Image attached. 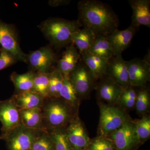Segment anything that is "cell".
<instances>
[{"mask_svg": "<svg viewBox=\"0 0 150 150\" xmlns=\"http://www.w3.org/2000/svg\"><path fill=\"white\" fill-rule=\"evenodd\" d=\"M78 7V21L96 35L107 36L118 29L119 18L109 5L97 0H82Z\"/></svg>", "mask_w": 150, "mask_h": 150, "instance_id": "6da1fadb", "label": "cell"}, {"mask_svg": "<svg viewBox=\"0 0 150 150\" xmlns=\"http://www.w3.org/2000/svg\"><path fill=\"white\" fill-rule=\"evenodd\" d=\"M81 27L77 20L54 18L46 19L38 26L44 36L56 49L71 44L73 33Z\"/></svg>", "mask_w": 150, "mask_h": 150, "instance_id": "7a4b0ae2", "label": "cell"}, {"mask_svg": "<svg viewBox=\"0 0 150 150\" xmlns=\"http://www.w3.org/2000/svg\"><path fill=\"white\" fill-rule=\"evenodd\" d=\"M43 125L46 131L66 128L78 112L60 98H47L42 107Z\"/></svg>", "mask_w": 150, "mask_h": 150, "instance_id": "3957f363", "label": "cell"}, {"mask_svg": "<svg viewBox=\"0 0 150 150\" xmlns=\"http://www.w3.org/2000/svg\"><path fill=\"white\" fill-rule=\"evenodd\" d=\"M100 116L98 136L108 137L131 119L125 110L116 106L99 103Z\"/></svg>", "mask_w": 150, "mask_h": 150, "instance_id": "277c9868", "label": "cell"}, {"mask_svg": "<svg viewBox=\"0 0 150 150\" xmlns=\"http://www.w3.org/2000/svg\"><path fill=\"white\" fill-rule=\"evenodd\" d=\"M45 130L27 128L21 124L2 139L7 150H30L33 142Z\"/></svg>", "mask_w": 150, "mask_h": 150, "instance_id": "5b68a950", "label": "cell"}, {"mask_svg": "<svg viewBox=\"0 0 150 150\" xmlns=\"http://www.w3.org/2000/svg\"><path fill=\"white\" fill-rule=\"evenodd\" d=\"M69 78L80 100L89 95L95 88L97 81L88 68L80 60Z\"/></svg>", "mask_w": 150, "mask_h": 150, "instance_id": "8992f818", "label": "cell"}, {"mask_svg": "<svg viewBox=\"0 0 150 150\" xmlns=\"http://www.w3.org/2000/svg\"><path fill=\"white\" fill-rule=\"evenodd\" d=\"M108 137L113 142L115 150H137L142 145L136 133L135 121L131 119Z\"/></svg>", "mask_w": 150, "mask_h": 150, "instance_id": "52a82bcc", "label": "cell"}, {"mask_svg": "<svg viewBox=\"0 0 150 150\" xmlns=\"http://www.w3.org/2000/svg\"><path fill=\"white\" fill-rule=\"evenodd\" d=\"M0 45L1 48L11 53L18 62L26 63V54L22 50L17 32L13 25L0 20Z\"/></svg>", "mask_w": 150, "mask_h": 150, "instance_id": "ba28073f", "label": "cell"}, {"mask_svg": "<svg viewBox=\"0 0 150 150\" xmlns=\"http://www.w3.org/2000/svg\"><path fill=\"white\" fill-rule=\"evenodd\" d=\"M56 60V54L50 46L41 47L26 54V63L35 72H51Z\"/></svg>", "mask_w": 150, "mask_h": 150, "instance_id": "9c48e42d", "label": "cell"}, {"mask_svg": "<svg viewBox=\"0 0 150 150\" xmlns=\"http://www.w3.org/2000/svg\"><path fill=\"white\" fill-rule=\"evenodd\" d=\"M0 122L2 124L1 139L22 124L19 109L11 98L0 101Z\"/></svg>", "mask_w": 150, "mask_h": 150, "instance_id": "30bf717a", "label": "cell"}, {"mask_svg": "<svg viewBox=\"0 0 150 150\" xmlns=\"http://www.w3.org/2000/svg\"><path fill=\"white\" fill-rule=\"evenodd\" d=\"M67 139L73 150H86L91 139L82 121L77 115L65 129Z\"/></svg>", "mask_w": 150, "mask_h": 150, "instance_id": "8fae6325", "label": "cell"}, {"mask_svg": "<svg viewBox=\"0 0 150 150\" xmlns=\"http://www.w3.org/2000/svg\"><path fill=\"white\" fill-rule=\"evenodd\" d=\"M130 84L132 86H146L150 79L149 62L146 59L134 58L126 61Z\"/></svg>", "mask_w": 150, "mask_h": 150, "instance_id": "7c38bea8", "label": "cell"}, {"mask_svg": "<svg viewBox=\"0 0 150 150\" xmlns=\"http://www.w3.org/2000/svg\"><path fill=\"white\" fill-rule=\"evenodd\" d=\"M98 81L95 89L98 99L106 102L104 104L115 106L123 89L107 76Z\"/></svg>", "mask_w": 150, "mask_h": 150, "instance_id": "4fadbf2b", "label": "cell"}, {"mask_svg": "<svg viewBox=\"0 0 150 150\" xmlns=\"http://www.w3.org/2000/svg\"><path fill=\"white\" fill-rule=\"evenodd\" d=\"M126 61L122 55L113 56L108 61L106 76L123 89L131 86Z\"/></svg>", "mask_w": 150, "mask_h": 150, "instance_id": "5bb4252c", "label": "cell"}, {"mask_svg": "<svg viewBox=\"0 0 150 150\" xmlns=\"http://www.w3.org/2000/svg\"><path fill=\"white\" fill-rule=\"evenodd\" d=\"M139 28L131 25L123 30L117 29L106 36L112 47L113 56L122 55L129 47Z\"/></svg>", "mask_w": 150, "mask_h": 150, "instance_id": "9a60e30c", "label": "cell"}, {"mask_svg": "<svg viewBox=\"0 0 150 150\" xmlns=\"http://www.w3.org/2000/svg\"><path fill=\"white\" fill-rule=\"evenodd\" d=\"M133 13L131 25L139 28L144 25L150 28V0H129Z\"/></svg>", "mask_w": 150, "mask_h": 150, "instance_id": "2e32d148", "label": "cell"}, {"mask_svg": "<svg viewBox=\"0 0 150 150\" xmlns=\"http://www.w3.org/2000/svg\"><path fill=\"white\" fill-rule=\"evenodd\" d=\"M80 59V54L73 44L67 47L62 58L57 62L56 69L63 76L69 77Z\"/></svg>", "mask_w": 150, "mask_h": 150, "instance_id": "e0dca14e", "label": "cell"}, {"mask_svg": "<svg viewBox=\"0 0 150 150\" xmlns=\"http://www.w3.org/2000/svg\"><path fill=\"white\" fill-rule=\"evenodd\" d=\"M80 60L88 68L97 81L106 76L107 60L88 51L81 54Z\"/></svg>", "mask_w": 150, "mask_h": 150, "instance_id": "ac0fdd59", "label": "cell"}, {"mask_svg": "<svg viewBox=\"0 0 150 150\" xmlns=\"http://www.w3.org/2000/svg\"><path fill=\"white\" fill-rule=\"evenodd\" d=\"M19 109L41 108L45 98L32 91L16 93L11 98Z\"/></svg>", "mask_w": 150, "mask_h": 150, "instance_id": "d6986e66", "label": "cell"}, {"mask_svg": "<svg viewBox=\"0 0 150 150\" xmlns=\"http://www.w3.org/2000/svg\"><path fill=\"white\" fill-rule=\"evenodd\" d=\"M22 124L27 128L46 131L43 125L41 108L19 109Z\"/></svg>", "mask_w": 150, "mask_h": 150, "instance_id": "ffe728a7", "label": "cell"}, {"mask_svg": "<svg viewBox=\"0 0 150 150\" xmlns=\"http://www.w3.org/2000/svg\"><path fill=\"white\" fill-rule=\"evenodd\" d=\"M96 35L87 28H80L73 33L71 36V44L77 49L79 54L88 51Z\"/></svg>", "mask_w": 150, "mask_h": 150, "instance_id": "44dd1931", "label": "cell"}, {"mask_svg": "<svg viewBox=\"0 0 150 150\" xmlns=\"http://www.w3.org/2000/svg\"><path fill=\"white\" fill-rule=\"evenodd\" d=\"M88 52L108 61L113 56L112 47L105 35H97Z\"/></svg>", "mask_w": 150, "mask_h": 150, "instance_id": "7402d4cb", "label": "cell"}, {"mask_svg": "<svg viewBox=\"0 0 150 150\" xmlns=\"http://www.w3.org/2000/svg\"><path fill=\"white\" fill-rule=\"evenodd\" d=\"M35 72L30 71L23 74L14 72L10 76L16 93L23 92L32 91L33 86V80Z\"/></svg>", "mask_w": 150, "mask_h": 150, "instance_id": "603a6c76", "label": "cell"}, {"mask_svg": "<svg viewBox=\"0 0 150 150\" xmlns=\"http://www.w3.org/2000/svg\"><path fill=\"white\" fill-rule=\"evenodd\" d=\"M59 96L75 111L78 112L80 100L69 78L64 76L63 85L60 90Z\"/></svg>", "mask_w": 150, "mask_h": 150, "instance_id": "cb8c5ba5", "label": "cell"}, {"mask_svg": "<svg viewBox=\"0 0 150 150\" xmlns=\"http://www.w3.org/2000/svg\"><path fill=\"white\" fill-rule=\"evenodd\" d=\"M137 91L134 87L131 86L123 89L115 106L122 110H132L135 108Z\"/></svg>", "mask_w": 150, "mask_h": 150, "instance_id": "d4e9b609", "label": "cell"}, {"mask_svg": "<svg viewBox=\"0 0 150 150\" xmlns=\"http://www.w3.org/2000/svg\"><path fill=\"white\" fill-rule=\"evenodd\" d=\"M137 91L135 108L138 114L142 115H147L150 109V98L149 90L146 86L140 88Z\"/></svg>", "mask_w": 150, "mask_h": 150, "instance_id": "484cf974", "label": "cell"}, {"mask_svg": "<svg viewBox=\"0 0 150 150\" xmlns=\"http://www.w3.org/2000/svg\"><path fill=\"white\" fill-rule=\"evenodd\" d=\"M65 129L62 128L47 131L53 142L54 150H73L67 139Z\"/></svg>", "mask_w": 150, "mask_h": 150, "instance_id": "4316f807", "label": "cell"}, {"mask_svg": "<svg viewBox=\"0 0 150 150\" xmlns=\"http://www.w3.org/2000/svg\"><path fill=\"white\" fill-rule=\"evenodd\" d=\"M51 75V72L50 73L35 72L32 91L40 95L45 99L48 98V83Z\"/></svg>", "mask_w": 150, "mask_h": 150, "instance_id": "83f0119b", "label": "cell"}, {"mask_svg": "<svg viewBox=\"0 0 150 150\" xmlns=\"http://www.w3.org/2000/svg\"><path fill=\"white\" fill-rule=\"evenodd\" d=\"M135 121V129L141 144L145 143L150 137V117L146 115L140 120Z\"/></svg>", "mask_w": 150, "mask_h": 150, "instance_id": "f1b7e54d", "label": "cell"}, {"mask_svg": "<svg viewBox=\"0 0 150 150\" xmlns=\"http://www.w3.org/2000/svg\"><path fill=\"white\" fill-rule=\"evenodd\" d=\"M64 76L57 69L51 72L48 88V98H59L60 90L63 85Z\"/></svg>", "mask_w": 150, "mask_h": 150, "instance_id": "f546056e", "label": "cell"}, {"mask_svg": "<svg viewBox=\"0 0 150 150\" xmlns=\"http://www.w3.org/2000/svg\"><path fill=\"white\" fill-rule=\"evenodd\" d=\"M86 150H115V148L109 137L97 136L91 139Z\"/></svg>", "mask_w": 150, "mask_h": 150, "instance_id": "4dcf8cb0", "label": "cell"}, {"mask_svg": "<svg viewBox=\"0 0 150 150\" xmlns=\"http://www.w3.org/2000/svg\"><path fill=\"white\" fill-rule=\"evenodd\" d=\"M30 150H54L53 142L48 131H43L35 139Z\"/></svg>", "mask_w": 150, "mask_h": 150, "instance_id": "1f68e13d", "label": "cell"}, {"mask_svg": "<svg viewBox=\"0 0 150 150\" xmlns=\"http://www.w3.org/2000/svg\"><path fill=\"white\" fill-rule=\"evenodd\" d=\"M18 62L16 57L11 53L4 48L0 51V71L11 67Z\"/></svg>", "mask_w": 150, "mask_h": 150, "instance_id": "d6a6232c", "label": "cell"}, {"mask_svg": "<svg viewBox=\"0 0 150 150\" xmlns=\"http://www.w3.org/2000/svg\"><path fill=\"white\" fill-rule=\"evenodd\" d=\"M51 1V6L55 7L68 4L71 1H68V0H58V1Z\"/></svg>", "mask_w": 150, "mask_h": 150, "instance_id": "836d02e7", "label": "cell"}, {"mask_svg": "<svg viewBox=\"0 0 150 150\" xmlns=\"http://www.w3.org/2000/svg\"><path fill=\"white\" fill-rule=\"evenodd\" d=\"M0 51H1V48H0Z\"/></svg>", "mask_w": 150, "mask_h": 150, "instance_id": "e575fe53", "label": "cell"}]
</instances>
